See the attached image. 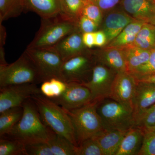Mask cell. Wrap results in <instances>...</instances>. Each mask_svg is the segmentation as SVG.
<instances>
[{
	"instance_id": "cell-44",
	"label": "cell",
	"mask_w": 155,
	"mask_h": 155,
	"mask_svg": "<svg viewBox=\"0 0 155 155\" xmlns=\"http://www.w3.org/2000/svg\"><path fill=\"white\" fill-rule=\"evenodd\" d=\"M154 1H155V0H154Z\"/></svg>"
},
{
	"instance_id": "cell-13",
	"label": "cell",
	"mask_w": 155,
	"mask_h": 155,
	"mask_svg": "<svg viewBox=\"0 0 155 155\" xmlns=\"http://www.w3.org/2000/svg\"><path fill=\"white\" fill-rule=\"evenodd\" d=\"M137 82L136 78L129 72H118L113 81L109 98L132 106Z\"/></svg>"
},
{
	"instance_id": "cell-15",
	"label": "cell",
	"mask_w": 155,
	"mask_h": 155,
	"mask_svg": "<svg viewBox=\"0 0 155 155\" xmlns=\"http://www.w3.org/2000/svg\"><path fill=\"white\" fill-rule=\"evenodd\" d=\"M82 34L78 30L69 34L52 47L64 61L85 51L86 46L82 40Z\"/></svg>"
},
{
	"instance_id": "cell-20",
	"label": "cell",
	"mask_w": 155,
	"mask_h": 155,
	"mask_svg": "<svg viewBox=\"0 0 155 155\" xmlns=\"http://www.w3.org/2000/svg\"><path fill=\"white\" fill-rule=\"evenodd\" d=\"M37 14L41 19H48L60 14V0H25V11Z\"/></svg>"
},
{
	"instance_id": "cell-7",
	"label": "cell",
	"mask_w": 155,
	"mask_h": 155,
	"mask_svg": "<svg viewBox=\"0 0 155 155\" xmlns=\"http://www.w3.org/2000/svg\"><path fill=\"white\" fill-rule=\"evenodd\" d=\"M25 51L36 67L41 83L54 78L61 79L64 61L52 47L26 48Z\"/></svg>"
},
{
	"instance_id": "cell-22",
	"label": "cell",
	"mask_w": 155,
	"mask_h": 155,
	"mask_svg": "<svg viewBox=\"0 0 155 155\" xmlns=\"http://www.w3.org/2000/svg\"><path fill=\"white\" fill-rule=\"evenodd\" d=\"M144 22L134 19L124 28L106 47L122 48L133 44L137 35Z\"/></svg>"
},
{
	"instance_id": "cell-35",
	"label": "cell",
	"mask_w": 155,
	"mask_h": 155,
	"mask_svg": "<svg viewBox=\"0 0 155 155\" xmlns=\"http://www.w3.org/2000/svg\"><path fill=\"white\" fill-rule=\"evenodd\" d=\"M155 125V104L145 112L139 122L137 127L150 129Z\"/></svg>"
},
{
	"instance_id": "cell-26",
	"label": "cell",
	"mask_w": 155,
	"mask_h": 155,
	"mask_svg": "<svg viewBox=\"0 0 155 155\" xmlns=\"http://www.w3.org/2000/svg\"><path fill=\"white\" fill-rule=\"evenodd\" d=\"M25 11V0H0V22L20 16Z\"/></svg>"
},
{
	"instance_id": "cell-2",
	"label": "cell",
	"mask_w": 155,
	"mask_h": 155,
	"mask_svg": "<svg viewBox=\"0 0 155 155\" xmlns=\"http://www.w3.org/2000/svg\"><path fill=\"white\" fill-rule=\"evenodd\" d=\"M44 123L56 134L66 137L78 147L71 119L65 109L41 94L32 96Z\"/></svg>"
},
{
	"instance_id": "cell-41",
	"label": "cell",
	"mask_w": 155,
	"mask_h": 155,
	"mask_svg": "<svg viewBox=\"0 0 155 155\" xmlns=\"http://www.w3.org/2000/svg\"><path fill=\"white\" fill-rule=\"evenodd\" d=\"M8 64L5 59V53L4 47H0V65Z\"/></svg>"
},
{
	"instance_id": "cell-42",
	"label": "cell",
	"mask_w": 155,
	"mask_h": 155,
	"mask_svg": "<svg viewBox=\"0 0 155 155\" xmlns=\"http://www.w3.org/2000/svg\"><path fill=\"white\" fill-rule=\"evenodd\" d=\"M136 79L138 81H147V82H153V83H155V75L144 76V77Z\"/></svg>"
},
{
	"instance_id": "cell-30",
	"label": "cell",
	"mask_w": 155,
	"mask_h": 155,
	"mask_svg": "<svg viewBox=\"0 0 155 155\" xmlns=\"http://www.w3.org/2000/svg\"><path fill=\"white\" fill-rule=\"evenodd\" d=\"M76 155H104V154L97 142L92 137L78 145Z\"/></svg>"
},
{
	"instance_id": "cell-16",
	"label": "cell",
	"mask_w": 155,
	"mask_h": 155,
	"mask_svg": "<svg viewBox=\"0 0 155 155\" xmlns=\"http://www.w3.org/2000/svg\"><path fill=\"white\" fill-rule=\"evenodd\" d=\"M96 61L108 67L116 73L127 72L125 56L120 48L106 47L94 54Z\"/></svg>"
},
{
	"instance_id": "cell-14",
	"label": "cell",
	"mask_w": 155,
	"mask_h": 155,
	"mask_svg": "<svg viewBox=\"0 0 155 155\" xmlns=\"http://www.w3.org/2000/svg\"><path fill=\"white\" fill-rule=\"evenodd\" d=\"M120 5L134 19L155 25V2L154 0H121Z\"/></svg>"
},
{
	"instance_id": "cell-28",
	"label": "cell",
	"mask_w": 155,
	"mask_h": 155,
	"mask_svg": "<svg viewBox=\"0 0 155 155\" xmlns=\"http://www.w3.org/2000/svg\"><path fill=\"white\" fill-rule=\"evenodd\" d=\"M68 83L58 78H51L41 83L39 87L41 94L50 99L61 96L66 91Z\"/></svg>"
},
{
	"instance_id": "cell-36",
	"label": "cell",
	"mask_w": 155,
	"mask_h": 155,
	"mask_svg": "<svg viewBox=\"0 0 155 155\" xmlns=\"http://www.w3.org/2000/svg\"><path fill=\"white\" fill-rule=\"evenodd\" d=\"M78 29L82 34L97 31L98 25L95 22L82 15L77 23Z\"/></svg>"
},
{
	"instance_id": "cell-17",
	"label": "cell",
	"mask_w": 155,
	"mask_h": 155,
	"mask_svg": "<svg viewBox=\"0 0 155 155\" xmlns=\"http://www.w3.org/2000/svg\"><path fill=\"white\" fill-rule=\"evenodd\" d=\"M134 19L125 12L116 11L109 14L105 19L103 27L107 36V43L113 41Z\"/></svg>"
},
{
	"instance_id": "cell-27",
	"label": "cell",
	"mask_w": 155,
	"mask_h": 155,
	"mask_svg": "<svg viewBox=\"0 0 155 155\" xmlns=\"http://www.w3.org/2000/svg\"><path fill=\"white\" fill-rule=\"evenodd\" d=\"M48 143L53 155H76L78 147L62 136L55 134Z\"/></svg>"
},
{
	"instance_id": "cell-32",
	"label": "cell",
	"mask_w": 155,
	"mask_h": 155,
	"mask_svg": "<svg viewBox=\"0 0 155 155\" xmlns=\"http://www.w3.org/2000/svg\"><path fill=\"white\" fill-rule=\"evenodd\" d=\"M143 130V142L138 155H155V132L149 129Z\"/></svg>"
},
{
	"instance_id": "cell-6",
	"label": "cell",
	"mask_w": 155,
	"mask_h": 155,
	"mask_svg": "<svg viewBox=\"0 0 155 155\" xmlns=\"http://www.w3.org/2000/svg\"><path fill=\"white\" fill-rule=\"evenodd\" d=\"M41 83L34 64L25 51L14 63L0 65V88L23 84Z\"/></svg>"
},
{
	"instance_id": "cell-4",
	"label": "cell",
	"mask_w": 155,
	"mask_h": 155,
	"mask_svg": "<svg viewBox=\"0 0 155 155\" xmlns=\"http://www.w3.org/2000/svg\"><path fill=\"white\" fill-rule=\"evenodd\" d=\"M97 104L92 102L74 110L65 109L72 121L78 146L104 129L101 117L97 111Z\"/></svg>"
},
{
	"instance_id": "cell-1",
	"label": "cell",
	"mask_w": 155,
	"mask_h": 155,
	"mask_svg": "<svg viewBox=\"0 0 155 155\" xmlns=\"http://www.w3.org/2000/svg\"><path fill=\"white\" fill-rule=\"evenodd\" d=\"M22 106L23 113L22 118L4 136L17 140L25 145L48 142L55 133L43 122L33 101L30 98Z\"/></svg>"
},
{
	"instance_id": "cell-3",
	"label": "cell",
	"mask_w": 155,
	"mask_h": 155,
	"mask_svg": "<svg viewBox=\"0 0 155 155\" xmlns=\"http://www.w3.org/2000/svg\"><path fill=\"white\" fill-rule=\"evenodd\" d=\"M77 30V23L64 19L60 15L41 19L39 29L26 48L52 47L65 36Z\"/></svg>"
},
{
	"instance_id": "cell-10",
	"label": "cell",
	"mask_w": 155,
	"mask_h": 155,
	"mask_svg": "<svg viewBox=\"0 0 155 155\" xmlns=\"http://www.w3.org/2000/svg\"><path fill=\"white\" fill-rule=\"evenodd\" d=\"M37 84H23L0 88V114L10 108L22 107L32 96L41 94Z\"/></svg>"
},
{
	"instance_id": "cell-29",
	"label": "cell",
	"mask_w": 155,
	"mask_h": 155,
	"mask_svg": "<svg viewBox=\"0 0 155 155\" xmlns=\"http://www.w3.org/2000/svg\"><path fill=\"white\" fill-rule=\"evenodd\" d=\"M0 155H26L25 145L17 140L2 137L0 139Z\"/></svg>"
},
{
	"instance_id": "cell-33",
	"label": "cell",
	"mask_w": 155,
	"mask_h": 155,
	"mask_svg": "<svg viewBox=\"0 0 155 155\" xmlns=\"http://www.w3.org/2000/svg\"><path fill=\"white\" fill-rule=\"evenodd\" d=\"M103 13L98 6L87 0L84 8L82 15L91 19L99 26L101 22Z\"/></svg>"
},
{
	"instance_id": "cell-40",
	"label": "cell",
	"mask_w": 155,
	"mask_h": 155,
	"mask_svg": "<svg viewBox=\"0 0 155 155\" xmlns=\"http://www.w3.org/2000/svg\"><path fill=\"white\" fill-rule=\"evenodd\" d=\"M6 38V29L2 22H0V47H4L5 44Z\"/></svg>"
},
{
	"instance_id": "cell-11",
	"label": "cell",
	"mask_w": 155,
	"mask_h": 155,
	"mask_svg": "<svg viewBox=\"0 0 155 155\" xmlns=\"http://www.w3.org/2000/svg\"><path fill=\"white\" fill-rule=\"evenodd\" d=\"M51 100L68 110L81 107L93 102L89 90L84 85L75 82L68 83L66 91L61 96Z\"/></svg>"
},
{
	"instance_id": "cell-9",
	"label": "cell",
	"mask_w": 155,
	"mask_h": 155,
	"mask_svg": "<svg viewBox=\"0 0 155 155\" xmlns=\"http://www.w3.org/2000/svg\"><path fill=\"white\" fill-rule=\"evenodd\" d=\"M116 72L101 64H96L93 70L91 79L82 85L89 90L93 102L99 103L110 98L111 88Z\"/></svg>"
},
{
	"instance_id": "cell-21",
	"label": "cell",
	"mask_w": 155,
	"mask_h": 155,
	"mask_svg": "<svg viewBox=\"0 0 155 155\" xmlns=\"http://www.w3.org/2000/svg\"><path fill=\"white\" fill-rule=\"evenodd\" d=\"M122 48L126 62L127 72L131 73L148 61L150 51L143 49L133 45Z\"/></svg>"
},
{
	"instance_id": "cell-31",
	"label": "cell",
	"mask_w": 155,
	"mask_h": 155,
	"mask_svg": "<svg viewBox=\"0 0 155 155\" xmlns=\"http://www.w3.org/2000/svg\"><path fill=\"white\" fill-rule=\"evenodd\" d=\"M130 73L136 79L144 76L155 75V48L151 50L148 61Z\"/></svg>"
},
{
	"instance_id": "cell-38",
	"label": "cell",
	"mask_w": 155,
	"mask_h": 155,
	"mask_svg": "<svg viewBox=\"0 0 155 155\" xmlns=\"http://www.w3.org/2000/svg\"><path fill=\"white\" fill-rule=\"evenodd\" d=\"M95 46L102 47L107 43L105 33L103 30L97 31L94 32Z\"/></svg>"
},
{
	"instance_id": "cell-43",
	"label": "cell",
	"mask_w": 155,
	"mask_h": 155,
	"mask_svg": "<svg viewBox=\"0 0 155 155\" xmlns=\"http://www.w3.org/2000/svg\"><path fill=\"white\" fill-rule=\"evenodd\" d=\"M149 129V130H152V131H153V132H155V125L152 128H150V129Z\"/></svg>"
},
{
	"instance_id": "cell-19",
	"label": "cell",
	"mask_w": 155,
	"mask_h": 155,
	"mask_svg": "<svg viewBox=\"0 0 155 155\" xmlns=\"http://www.w3.org/2000/svg\"><path fill=\"white\" fill-rule=\"evenodd\" d=\"M144 130L141 127H132L123 137L116 155H138L143 142Z\"/></svg>"
},
{
	"instance_id": "cell-34",
	"label": "cell",
	"mask_w": 155,
	"mask_h": 155,
	"mask_svg": "<svg viewBox=\"0 0 155 155\" xmlns=\"http://www.w3.org/2000/svg\"><path fill=\"white\" fill-rule=\"evenodd\" d=\"M26 155H53L48 142H41L25 145Z\"/></svg>"
},
{
	"instance_id": "cell-25",
	"label": "cell",
	"mask_w": 155,
	"mask_h": 155,
	"mask_svg": "<svg viewBox=\"0 0 155 155\" xmlns=\"http://www.w3.org/2000/svg\"><path fill=\"white\" fill-rule=\"evenodd\" d=\"M133 45L143 49L155 48V25L144 23L137 35Z\"/></svg>"
},
{
	"instance_id": "cell-23",
	"label": "cell",
	"mask_w": 155,
	"mask_h": 155,
	"mask_svg": "<svg viewBox=\"0 0 155 155\" xmlns=\"http://www.w3.org/2000/svg\"><path fill=\"white\" fill-rule=\"evenodd\" d=\"M87 0H60L59 15L64 19L78 23Z\"/></svg>"
},
{
	"instance_id": "cell-12",
	"label": "cell",
	"mask_w": 155,
	"mask_h": 155,
	"mask_svg": "<svg viewBox=\"0 0 155 155\" xmlns=\"http://www.w3.org/2000/svg\"><path fill=\"white\" fill-rule=\"evenodd\" d=\"M155 104V83L137 80L132 100L135 126L145 112Z\"/></svg>"
},
{
	"instance_id": "cell-37",
	"label": "cell",
	"mask_w": 155,
	"mask_h": 155,
	"mask_svg": "<svg viewBox=\"0 0 155 155\" xmlns=\"http://www.w3.org/2000/svg\"><path fill=\"white\" fill-rule=\"evenodd\" d=\"M98 6L104 12L110 11L114 8L118 4H120L121 0H88Z\"/></svg>"
},
{
	"instance_id": "cell-18",
	"label": "cell",
	"mask_w": 155,
	"mask_h": 155,
	"mask_svg": "<svg viewBox=\"0 0 155 155\" xmlns=\"http://www.w3.org/2000/svg\"><path fill=\"white\" fill-rule=\"evenodd\" d=\"M127 130L104 129L93 137L99 145L104 155H116Z\"/></svg>"
},
{
	"instance_id": "cell-8",
	"label": "cell",
	"mask_w": 155,
	"mask_h": 155,
	"mask_svg": "<svg viewBox=\"0 0 155 155\" xmlns=\"http://www.w3.org/2000/svg\"><path fill=\"white\" fill-rule=\"evenodd\" d=\"M84 52L64 61L61 67V78L67 83L83 84L91 79L96 64L95 58Z\"/></svg>"
},
{
	"instance_id": "cell-5",
	"label": "cell",
	"mask_w": 155,
	"mask_h": 155,
	"mask_svg": "<svg viewBox=\"0 0 155 155\" xmlns=\"http://www.w3.org/2000/svg\"><path fill=\"white\" fill-rule=\"evenodd\" d=\"M108 99L98 103L97 108L104 129L127 130L135 127L132 106Z\"/></svg>"
},
{
	"instance_id": "cell-24",
	"label": "cell",
	"mask_w": 155,
	"mask_h": 155,
	"mask_svg": "<svg viewBox=\"0 0 155 155\" xmlns=\"http://www.w3.org/2000/svg\"><path fill=\"white\" fill-rule=\"evenodd\" d=\"M23 113L22 106L10 108L0 114V137L11 131L22 118Z\"/></svg>"
},
{
	"instance_id": "cell-39",
	"label": "cell",
	"mask_w": 155,
	"mask_h": 155,
	"mask_svg": "<svg viewBox=\"0 0 155 155\" xmlns=\"http://www.w3.org/2000/svg\"><path fill=\"white\" fill-rule=\"evenodd\" d=\"M82 40L84 45L87 48H92L95 46L94 32L83 33Z\"/></svg>"
}]
</instances>
